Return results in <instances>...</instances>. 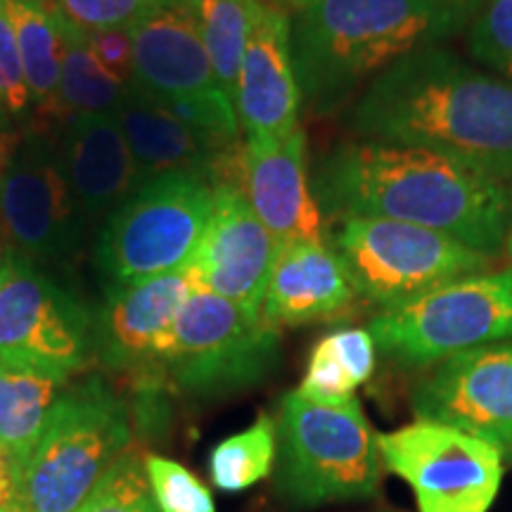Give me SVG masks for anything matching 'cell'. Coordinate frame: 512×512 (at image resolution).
<instances>
[{"label":"cell","mask_w":512,"mask_h":512,"mask_svg":"<svg viewBox=\"0 0 512 512\" xmlns=\"http://www.w3.org/2000/svg\"><path fill=\"white\" fill-rule=\"evenodd\" d=\"M311 190L330 219H389L437 230L494 256L508 235V192L496 178L439 152L380 140L332 147Z\"/></svg>","instance_id":"6da1fadb"},{"label":"cell","mask_w":512,"mask_h":512,"mask_svg":"<svg viewBox=\"0 0 512 512\" xmlns=\"http://www.w3.org/2000/svg\"><path fill=\"white\" fill-rule=\"evenodd\" d=\"M349 128L363 140L439 152L501 183L512 178V83L439 46L375 76L351 107Z\"/></svg>","instance_id":"7a4b0ae2"},{"label":"cell","mask_w":512,"mask_h":512,"mask_svg":"<svg viewBox=\"0 0 512 512\" xmlns=\"http://www.w3.org/2000/svg\"><path fill=\"white\" fill-rule=\"evenodd\" d=\"M292 22V62L302 102L337 112L375 76L415 50L463 29L467 0H302Z\"/></svg>","instance_id":"3957f363"},{"label":"cell","mask_w":512,"mask_h":512,"mask_svg":"<svg viewBox=\"0 0 512 512\" xmlns=\"http://www.w3.org/2000/svg\"><path fill=\"white\" fill-rule=\"evenodd\" d=\"M131 444V413L105 380L60 394L17 479L27 512H76Z\"/></svg>","instance_id":"277c9868"},{"label":"cell","mask_w":512,"mask_h":512,"mask_svg":"<svg viewBox=\"0 0 512 512\" xmlns=\"http://www.w3.org/2000/svg\"><path fill=\"white\" fill-rule=\"evenodd\" d=\"M278 491L297 505L366 501L380 486V448L361 403L311 401L290 392L280 406Z\"/></svg>","instance_id":"5b68a950"},{"label":"cell","mask_w":512,"mask_h":512,"mask_svg":"<svg viewBox=\"0 0 512 512\" xmlns=\"http://www.w3.org/2000/svg\"><path fill=\"white\" fill-rule=\"evenodd\" d=\"M216 181L171 171L147 178L102 223L95 264L112 285L188 268L214 207Z\"/></svg>","instance_id":"8992f818"},{"label":"cell","mask_w":512,"mask_h":512,"mask_svg":"<svg viewBox=\"0 0 512 512\" xmlns=\"http://www.w3.org/2000/svg\"><path fill=\"white\" fill-rule=\"evenodd\" d=\"M370 335L403 366H434L460 351L512 339V268L453 280L380 311Z\"/></svg>","instance_id":"52a82bcc"},{"label":"cell","mask_w":512,"mask_h":512,"mask_svg":"<svg viewBox=\"0 0 512 512\" xmlns=\"http://www.w3.org/2000/svg\"><path fill=\"white\" fill-rule=\"evenodd\" d=\"M278 361V328L197 287L178 313L159 377L211 399L264 382Z\"/></svg>","instance_id":"ba28073f"},{"label":"cell","mask_w":512,"mask_h":512,"mask_svg":"<svg viewBox=\"0 0 512 512\" xmlns=\"http://www.w3.org/2000/svg\"><path fill=\"white\" fill-rule=\"evenodd\" d=\"M330 245L358 297L382 311L491 266L489 254L444 233L389 219H342Z\"/></svg>","instance_id":"9c48e42d"},{"label":"cell","mask_w":512,"mask_h":512,"mask_svg":"<svg viewBox=\"0 0 512 512\" xmlns=\"http://www.w3.org/2000/svg\"><path fill=\"white\" fill-rule=\"evenodd\" d=\"M382 465L411 486L418 512H489L503 482V453L456 427L415 420L377 434Z\"/></svg>","instance_id":"30bf717a"},{"label":"cell","mask_w":512,"mask_h":512,"mask_svg":"<svg viewBox=\"0 0 512 512\" xmlns=\"http://www.w3.org/2000/svg\"><path fill=\"white\" fill-rule=\"evenodd\" d=\"M93 356V316L29 256L0 254V358L72 375Z\"/></svg>","instance_id":"8fae6325"},{"label":"cell","mask_w":512,"mask_h":512,"mask_svg":"<svg viewBox=\"0 0 512 512\" xmlns=\"http://www.w3.org/2000/svg\"><path fill=\"white\" fill-rule=\"evenodd\" d=\"M88 226L50 128H27L0 176V228L10 247L31 261H72Z\"/></svg>","instance_id":"7c38bea8"},{"label":"cell","mask_w":512,"mask_h":512,"mask_svg":"<svg viewBox=\"0 0 512 512\" xmlns=\"http://www.w3.org/2000/svg\"><path fill=\"white\" fill-rule=\"evenodd\" d=\"M418 420L456 427L512 458V339L460 351L413 387Z\"/></svg>","instance_id":"4fadbf2b"},{"label":"cell","mask_w":512,"mask_h":512,"mask_svg":"<svg viewBox=\"0 0 512 512\" xmlns=\"http://www.w3.org/2000/svg\"><path fill=\"white\" fill-rule=\"evenodd\" d=\"M197 287L190 268L112 285L93 316V354L110 370L155 380L178 313Z\"/></svg>","instance_id":"5bb4252c"},{"label":"cell","mask_w":512,"mask_h":512,"mask_svg":"<svg viewBox=\"0 0 512 512\" xmlns=\"http://www.w3.org/2000/svg\"><path fill=\"white\" fill-rule=\"evenodd\" d=\"M278 249L240 185L221 181L214 185L209 226L188 268L202 290L261 316Z\"/></svg>","instance_id":"9a60e30c"},{"label":"cell","mask_w":512,"mask_h":512,"mask_svg":"<svg viewBox=\"0 0 512 512\" xmlns=\"http://www.w3.org/2000/svg\"><path fill=\"white\" fill-rule=\"evenodd\" d=\"M242 192L278 245L323 240V214L313 197L306 133L287 138H245Z\"/></svg>","instance_id":"2e32d148"},{"label":"cell","mask_w":512,"mask_h":512,"mask_svg":"<svg viewBox=\"0 0 512 512\" xmlns=\"http://www.w3.org/2000/svg\"><path fill=\"white\" fill-rule=\"evenodd\" d=\"M290 31V15L261 0L235 95V112L247 138H287L299 128L302 93Z\"/></svg>","instance_id":"e0dca14e"},{"label":"cell","mask_w":512,"mask_h":512,"mask_svg":"<svg viewBox=\"0 0 512 512\" xmlns=\"http://www.w3.org/2000/svg\"><path fill=\"white\" fill-rule=\"evenodd\" d=\"M133 83L155 98L221 93L188 0H162L131 27Z\"/></svg>","instance_id":"ac0fdd59"},{"label":"cell","mask_w":512,"mask_h":512,"mask_svg":"<svg viewBox=\"0 0 512 512\" xmlns=\"http://www.w3.org/2000/svg\"><path fill=\"white\" fill-rule=\"evenodd\" d=\"M356 297L335 247L325 240L287 242L275 256L261 318L278 330L320 323L347 313Z\"/></svg>","instance_id":"d6986e66"},{"label":"cell","mask_w":512,"mask_h":512,"mask_svg":"<svg viewBox=\"0 0 512 512\" xmlns=\"http://www.w3.org/2000/svg\"><path fill=\"white\" fill-rule=\"evenodd\" d=\"M60 159L88 223L105 221L138 185L143 171L114 114L76 117L60 128Z\"/></svg>","instance_id":"ffe728a7"},{"label":"cell","mask_w":512,"mask_h":512,"mask_svg":"<svg viewBox=\"0 0 512 512\" xmlns=\"http://www.w3.org/2000/svg\"><path fill=\"white\" fill-rule=\"evenodd\" d=\"M126 143L143 171L145 181L171 171L207 174L216 181V171L235 145L209 136L188 121L178 119L143 88L131 83L114 110ZM240 145V143H238Z\"/></svg>","instance_id":"44dd1931"},{"label":"cell","mask_w":512,"mask_h":512,"mask_svg":"<svg viewBox=\"0 0 512 512\" xmlns=\"http://www.w3.org/2000/svg\"><path fill=\"white\" fill-rule=\"evenodd\" d=\"M17 38L19 62L31 110L43 128H53L57 86L62 72V36L53 0H0Z\"/></svg>","instance_id":"7402d4cb"},{"label":"cell","mask_w":512,"mask_h":512,"mask_svg":"<svg viewBox=\"0 0 512 512\" xmlns=\"http://www.w3.org/2000/svg\"><path fill=\"white\" fill-rule=\"evenodd\" d=\"M67 382L69 375L0 358V441L15 453L19 470Z\"/></svg>","instance_id":"603a6c76"},{"label":"cell","mask_w":512,"mask_h":512,"mask_svg":"<svg viewBox=\"0 0 512 512\" xmlns=\"http://www.w3.org/2000/svg\"><path fill=\"white\" fill-rule=\"evenodd\" d=\"M57 12V27L62 36V72L57 86L55 126H64L76 117H93V114H114L124 98L126 86L105 72V67L88 46L86 31L74 27L69 19Z\"/></svg>","instance_id":"cb8c5ba5"},{"label":"cell","mask_w":512,"mask_h":512,"mask_svg":"<svg viewBox=\"0 0 512 512\" xmlns=\"http://www.w3.org/2000/svg\"><path fill=\"white\" fill-rule=\"evenodd\" d=\"M377 344L366 328H342L325 335L313 347L299 392L306 399L337 403L354 399V392L375 373Z\"/></svg>","instance_id":"d4e9b609"},{"label":"cell","mask_w":512,"mask_h":512,"mask_svg":"<svg viewBox=\"0 0 512 512\" xmlns=\"http://www.w3.org/2000/svg\"><path fill=\"white\" fill-rule=\"evenodd\" d=\"M221 93L235 105L242 57L261 0H188Z\"/></svg>","instance_id":"484cf974"},{"label":"cell","mask_w":512,"mask_h":512,"mask_svg":"<svg viewBox=\"0 0 512 512\" xmlns=\"http://www.w3.org/2000/svg\"><path fill=\"white\" fill-rule=\"evenodd\" d=\"M278 456V425L259 415L254 425L223 439L209 456V475L216 489L238 494L271 475Z\"/></svg>","instance_id":"4316f807"},{"label":"cell","mask_w":512,"mask_h":512,"mask_svg":"<svg viewBox=\"0 0 512 512\" xmlns=\"http://www.w3.org/2000/svg\"><path fill=\"white\" fill-rule=\"evenodd\" d=\"M76 512H159L145 460L126 451Z\"/></svg>","instance_id":"83f0119b"},{"label":"cell","mask_w":512,"mask_h":512,"mask_svg":"<svg viewBox=\"0 0 512 512\" xmlns=\"http://www.w3.org/2000/svg\"><path fill=\"white\" fill-rule=\"evenodd\" d=\"M467 48L477 62L512 83V0H484L479 5Z\"/></svg>","instance_id":"f1b7e54d"},{"label":"cell","mask_w":512,"mask_h":512,"mask_svg":"<svg viewBox=\"0 0 512 512\" xmlns=\"http://www.w3.org/2000/svg\"><path fill=\"white\" fill-rule=\"evenodd\" d=\"M143 460L159 512H216L211 491L188 467L162 456Z\"/></svg>","instance_id":"f546056e"},{"label":"cell","mask_w":512,"mask_h":512,"mask_svg":"<svg viewBox=\"0 0 512 512\" xmlns=\"http://www.w3.org/2000/svg\"><path fill=\"white\" fill-rule=\"evenodd\" d=\"M162 0H53L64 19L81 31L131 29Z\"/></svg>","instance_id":"4dcf8cb0"},{"label":"cell","mask_w":512,"mask_h":512,"mask_svg":"<svg viewBox=\"0 0 512 512\" xmlns=\"http://www.w3.org/2000/svg\"><path fill=\"white\" fill-rule=\"evenodd\" d=\"M0 100L10 119H24L31 110V100L19 62L17 38L0 3Z\"/></svg>","instance_id":"1f68e13d"},{"label":"cell","mask_w":512,"mask_h":512,"mask_svg":"<svg viewBox=\"0 0 512 512\" xmlns=\"http://www.w3.org/2000/svg\"><path fill=\"white\" fill-rule=\"evenodd\" d=\"M88 46L93 55L105 67L107 74H112L121 86L133 83V38L131 29H102L86 31Z\"/></svg>","instance_id":"d6a6232c"},{"label":"cell","mask_w":512,"mask_h":512,"mask_svg":"<svg viewBox=\"0 0 512 512\" xmlns=\"http://www.w3.org/2000/svg\"><path fill=\"white\" fill-rule=\"evenodd\" d=\"M17 477H19V463L15 453L0 441V510L10 508L17 503Z\"/></svg>","instance_id":"836d02e7"},{"label":"cell","mask_w":512,"mask_h":512,"mask_svg":"<svg viewBox=\"0 0 512 512\" xmlns=\"http://www.w3.org/2000/svg\"><path fill=\"white\" fill-rule=\"evenodd\" d=\"M510 207H508V235H505V247H508V256L512 259V195H510Z\"/></svg>","instance_id":"e575fe53"},{"label":"cell","mask_w":512,"mask_h":512,"mask_svg":"<svg viewBox=\"0 0 512 512\" xmlns=\"http://www.w3.org/2000/svg\"><path fill=\"white\" fill-rule=\"evenodd\" d=\"M264 3H268V5H275V8L283 10L285 5H287V8H297V5L302 3V0H264Z\"/></svg>","instance_id":"d590c367"},{"label":"cell","mask_w":512,"mask_h":512,"mask_svg":"<svg viewBox=\"0 0 512 512\" xmlns=\"http://www.w3.org/2000/svg\"><path fill=\"white\" fill-rule=\"evenodd\" d=\"M8 112H5L3 107V100H0V131H5V126H8Z\"/></svg>","instance_id":"8d00e7d4"},{"label":"cell","mask_w":512,"mask_h":512,"mask_svg":"<svg viewBox=\"0 0 512 512\" xmlns=\"http://www.w3.org/2000/svg\"><path fill=\"white\" fill-rule=\"evenodd\" d=\"M3 512H27V510H24V508H22V505H17V503H12V505H10V508H5V510H3Z\"/></svg>","instance_id":"74e56055"},{"label":"cell","mask_w":512,"mask_h":512,"mask_svg":"<svg viewBox=\"0 0 512 512\" xmlns=\"http://www.w3.org/2000/svg\"><path fill=\"white\" fill-rule=\"evenodd\" d=\"M46 3H50V0H46Z\"/></svg>","instance_id":"f35d334b"},{"label":"cell","mask_w":512,"mask_h":512,"mask_svg":"<svg viewBox=\"0 0 512 512\" xmlns=\"http://www.w3.org/2000/svg\"><path fill=\"white\" fill-rule=\"evenodd\" d=\"M0 512H3V510H0Z\"/></svg>","instance_id":"ab89813d"},{"label":"cell","mask_w":512,"mask_h":512,"mask_svg":"<svg viewBox=\"0 0 512 512\" xmlns=\"http://www.w3.org/2000/svg\"><path fill=\"white\" fill-rule=\"evenodd\" d=\"M0 254H3V252H0Z\"/></svg>","instance_id":"60d3db41"}]
</instances>
